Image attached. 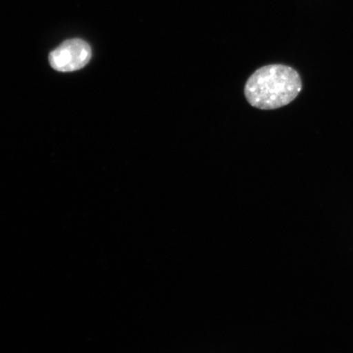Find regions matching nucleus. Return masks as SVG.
<instances>
[{
	"mask_svg": "<svg viewBox=\"0 0 353 353\" xmlns=\"http://www.w3.org/2000/svg\"><path fill=\"white\" fill-rule=\"evenodd\" d=\"M92 50L87 42L79 39H69L50 55V63L52 68L60 72H72L81 70L90 63Z\"/></svg>",
	"mask_w": 353,
	"mask_h": 353,
	"instance_id": "2",
	"label": "nucleus"
},
{
	"mask_svg": "<svg viewBox=\"0 0 353 353\" xmlns=\"http://www.w3.org/2000/svg\"><path fill=\"white\" fill-rule=\"evenodd\" d=\"M297 70L281 64L264 65L251 74L245 86V96L252 107L275 110L292 103L302 91Z\"/></svg>",
	"mask_w": 353,
	"mask_h": 353,
	"instance_id": "1",
	"label": "nucleus"
}]
</instances>
